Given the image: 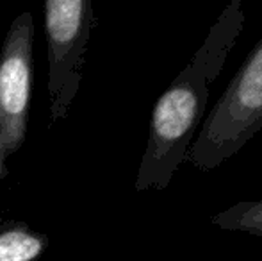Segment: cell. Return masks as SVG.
<instances>
[{"instance_id":"8992f818","label":"cell","mask_w":262,"mask_h":261,"mask_svg":"<svg viewBox=\"0 0 262 261\" xmlns=\"http://www.w3.org/2000/svg\"><path fill=\"white\" fill-rule=\"evenodd\" d=\"M210 224L225 231L248 233L262 238V198L237 202L210 216Z\"/></svg>"},{"instance_id":"7a4b0ae2","label":"cell","mask_w":262,"mask_h":261,"mask_svg":"<svg viewBox=\"0 0 262 261\" xmlns=\"http://www.w3.org/2000/svg\"><path fill=\"white\" fill-rule=\"evenodd\" d=\"M259 131H262V38L205 116L186 161L200 172H210L237 154Z\"/></svg>"},{"instance_id":"277c9868","label":"cell","mask_w":262,"mask_h":261,"mask_svg":"<svg viewBox=\"0 0 262 261\" xmlns=\"http://www.w3.org/2000/svg\"><path fill=\"white\" fill-rule=\"evenodd\" d=\"M34 18L29 11L11 22L0 50V145L7 157L24 147L34 84Z\"/></svg>"},{"instance_id":"6da1fadb","label":"cell","mask_w":262,"mask_h":261,"mask_svg":"<svg viewBox=\"0 0 262 261\" xmlns=\"http://www.w3.org/2000/svg\"><path fill=\"white\" fill-rule=\"evenodd\" d=\"M243 27V2L230 0L189 63L156 101L148 142L134 181L136 192L166 190L186 161L194 131L205 116L209 86L221 73Z\"/></svg>"},{"instance_id":"3957f363","label":"cell","mask_w":262,"mask_h":261,"mask_svg":"<svg viewBox=\"0 0 262 261\" xmlns=\"http://www.w3.org/2000/svg\"><path fill=\"white\" fill-rule=\"evenodd\" d=\"M45 13L49 57L50 127L68 116L84 75L88 43L95 25L91 0H49Z\"/></svg>"},{"instance_id":"5b68a950","label":"cell","mask_w":262,"mask_h":261,"mask_svg":"<svg viewBox=\"0 0 262 261\" xmlns=\"http://www.w3.org/2000/svg\"><path fill=\"white\" fill-rule=\"evenodd\" d=\"M45 233L21 220L0 224V261H38L49 249Z\"/></svg>"},{"instance_id":"52a82bcc","label":"cell","mask_w":262,"mask_h":261,"mask_svg":"<svg viewBox=\"0 0 262 261\" xmlns=\"http://www.w3.org/2000/svg\"><path fill=\"white\" fill-rule=\"evenodd\" d=\"M7 175H9V167H7V154H6V150L2 149V145H0V181H2V179H6Z\"/></svg>"}]
</instances>
